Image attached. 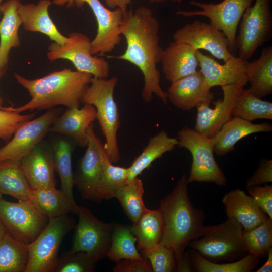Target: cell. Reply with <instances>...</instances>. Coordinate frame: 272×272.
<instances>
[{
	"mask_svg": "<svg viewBox=\"0 0 272 272\" xmlns=\"http://www.w3.org/2000/svg\"><path fill=\"white\" fill-rule=\"evenodd\" d=\"M159 28V21L150 8L141 6L127 10L120 27L126 40V50L120 55L108 57L127 61L142 72L144 86L141 96L144 101L150 102L156 95L166 104L167 94L160 85L157 68L163 51L160 45Z\"/></svg>",
	"mask_w": 272,
	"mask_h": 272,
	"instance_id": "1",
	"label": "cell"
},
{
	"mask_svg": "<svg viewBox=\"0 0 272 272\" xmlns=\"http://www.w3.org/2000/svg\"><path fill=\"white\" fill-rule=\"evenodd\" d=\"M186 174L178 180L173 191L160 202L159 210L164 221L160 244L172 248L175 253L177 271L185 257L190 242L200 238L206 229L205 212L192 204L188 193Z\"/></svg>",
	"mask_w": 272,
	"mask_h": 272,
	"instance_id": "2",
	"label": "cell"
},
{
	"mask_svg": "<svg viewBox=\"0 0 272 272\" xmlns=\"http://www.w3.org/2000/svg\"><path fill=\"white\" fill-rule=\"evenodd\" d=\"M92 77L90 74L66 68L35 79H28L15 73L16 80L28 91L31 98L20 107L10 106V109L21 113L25 111L49 110L59 105L78 108Z\"/></svg>",
	"mask_w": 272,
	"mask_h": 272,
	"instance_id": "3",
	"label": "cell"
},
{
	"mask_svg": "<svg viewBox=\"0 0 272 272\" xmlns=\"http://www.w3.org/2000/svg\"><path fill=\"white\" fill-rule=\"evenodd\" d=\"M118 82L116 77L109 79L92 77L81 100V103L93 105L96 111L102 133L105 139L106 153L113 163L120 159L117 132L120 125L119 113L114 97Z\"/></svg>",
	"mask_w": 272,
	"mask_h": 272,
	"instance_id": "4",
	"label": "cell"
},
{
	"mask_svg": "<svg viewBox=\"0 0 272 272\" xmlns=\"http://www.w3.org/2000/svg\"><path fill=\"white\" fill-rule=\"evenodd\" d=\"M242 225L234 218H228L216 225L207 226L203 234L191 241L188 246L213 261H234L246 255Z\"/></svg>",
	"mask_w": 272,
	"mask_h": 272,
	"instance_id": "5",
	"label": "cell"
},
{
	"mask_svg": "<svg viewBox=\"0 0 272 272\" xmlns=\"http://www.w3.org/2000/svg\"><path fill=\"white\" fill-rule=\"evenodd\" d=\"M177 135L178 146L188 150L192 157L188 183L212 182L225 186L227 178L214 156L212 138L187 126L181 128Z\"/></svg>",
	"mask_w": 272,
	"mask_h": 272,
	"instance_id": "6",
	"label": "cell"
},
{
	"mask_svg": "<svg viewBox=\"0 0 272 272\" xmlns=\"http://www.w3.org/2000/svg\"><path fill=\"white\" fill-rule=\"evenodd\" d=\"M74 226V218L67 215L49 219L45 228L28 245V262L25 272H54L61 243Z\"/></svg>",
	"mask_w": 272,
	"mask_h": 272,
	"instance_id": "7",
	"label": "cell"
},
{
	"mask_svg": "<svg viewBox=\"0 0 272 272\" xmlns=\"http://www.w3.org/2000/svg\"><path fill=\"white\" fill-rule=\"evenodd\" d=\"M254 1L244 12L235 38L238 57L243 60L250 59L272 36L271 0Z\"/></svg>",
	"mask_w": 272,
	"mask_h": 272,
	"instance_id": "8",
	"label": "cell"
},
{
	"mask_svg": "<svg viewBox=\"0 0 272 272\" xmlns=\"http://www.w3.org/2000/svg\"><path fill=\"white\" fill-rule=\"evenodd\" d=\"M76 215L78 221L74 226L70 251L86 252L97 262L105 258L111 245L115 223L103 222L83 206H79Z\"/></svg>",
	"mask_w": 272,
	"mask_h": 272,
	"instance_id": "9",
	"label": "cell"
},
{
	"mask_svg": "<svg viewBox=\"0 0 272 272\" xmlns=\"http://www.w3.org/2000/svg\"><path fill=\"white\" fill-rule=\"evenodd\" d=\"M52 4L66 7H82L87 4L92 11L97 23V31L91 41V53L103 56L112 52L121 42L120 27L124 14L119 9L111 10L100 0H53Z\"/></svg>",
	"mask_w": 272,
	"mask_h": 272,
	"instance_id": "10",
	"label": "cell"
},
{
	"mask_svg": "<svg viewBox=\"0 0 272 272\" xmlns=\"http://www.w3.org/2000/svg\"><path fill=\"white\" fill-rule=\"evenodd\" d=\"M255 0H223L218 3H203L191 0L190 4L198 10H179L178 15L185 17L203 16L211 24L222 31L228 41V49L234 55L236 52L235 38L239 23L245 10Z\"/></svg>",
	"mask_w": 272,
	"mask_h": 272,
	"instance_id": "11",
	"label": "cell"
},
{
	"mask_svg": "<svg viewBox=\"0 0 272 272\" xmlns=\"http://www.w3.org/2000/svg\"><path fill=\"white\" fill-rule=\"evenodd\" d=\"M63 44L52 42L47 57L52 62L57 59L70 61L76 70L90 74L93 77L107 78L110 66L104 58L94 57L91 53V41L86 35L77 32L70 33Z\"/></svg>",
	"mask_w": 272,
	"mask_h": 272,
	"instance_id": "12",
	"label": "cell"
},
{
	"mask_svg": "<svg viewBox=\"0 0 272 272\" xmlns=\"http://www.w3.org/2000/svg\"><path fill=\"white\" fill-rule=\"evenodd\" d=\"M48 220L30 200L12 202L0 198L1 222L10 234L27 245L39 236Z\"/></svg>",
	"mask_w": 272,
	"mask_h": 272,
	"instance_id": "13",
	"label": "cell"
},
{
	"mask_svg": "<svg viewBox=\"0 0 272 272\" xmlns=\"http://www.w3.org/2000/svg\"><path fill=\"white\" fill-rule=\"evenodd\" d=\"M62 111L61 108H53L20 126L12 139L0 148V162L11 161L20 164L23 158L43 140Z\"/></svg>",
	"mask_w": 272,
	"mask_h": 272,
	"instance_id": "14",
	"label": "cell"
},
{
	"mask_svg": "<svg viewBox=\"0 0 272 272\" xmlns=\"http://www.w3.org/2000/svg\"><path fill=\"white\" fill-rule=\"evenodd\" d=\"M245 77L235 83L221 86L223 97L210 103H203L196 108L197 116L194 130L207 137L212 138L233 116L236 101L247 84Z\"/></svg>",
	"mask_w": 272,
	"mask_h": 272,
	"instance_id": "15",
	"label": "cell"
},
{
	"mask_svg": "<svg viewBox=\"0 0 272 272\" xmlns=\"http://www.w3.org/2000/svg\"><path fill=\"white\" fill-rule=\"evenodd\" d=\"M87 135L88 143L74 175V184L83 199L95 201L97 185L106 152L94 131L93 123L87 130Z\"/></svg>",
	"mask_w": 272,
	"mask_h": 272,
	"instance_id": "16",
	"label": "cell"
},
{
	"mask_svg": "<svg viewBox=\"0 0 272 272\" xmlns=\"http://www.w3.org/2000/svg\"><path fill=\"white\" fill-rule=\"evenodd\" d=\"M173 41L187 44L195 50L208 51L224 63L232 58L228 41L224 33L211 23L195 20L176 30Z\"/></svg>",
	"mask_w": 272,
	"mask_h": 272,
	"instance_id": "17",
	"label": "cell"
},
{
	"mask_svg": "<svg viewBox=\"0 0 272 272\" xmlns=\"http://www.w3.org/2000/svg\"><path fill=\"white\" fill-rule=\"evenodd\" d=\"M42 140L23 158L19 164L32 189L55 187L56 184L52 146Z\"/></svg>",
	"mask_w": 272,
	"mask_h": 272,
	"instance_id": "18",
	"label": "cell"
},
{
	"mask_svg": "<svg viewBox=\"0 0 272 272\" xmlns=\"http://www.w3.org/2000/svg\"><path fill=\"white\" fill-rule=\"evenodd\" d=\"M167 98L176 108L190 110L203 103H209L214 94L206 85L203 75L200 70L171 82L166 92Z\"/></svg>",
	"mask_w": 272,
	"mask_h": 272,
	"instance_id": "19",
	"label": "cell"
},
{
	"mask_svg": "<svg viewBox=\"0 0 272 272\" xmlns=\"http://www.w3.org/2000/svg\"><path fill=\"white\" fill-rule=\"evenodd\" d=\"M96 119V111L92 105L84 104L81 108H67L54 120L48 132L68 136L79 146L86 147L87 130Z\"/></svg>",
	"mask_w": 272,
	"mask_h": 272,
	"instance_id": "20",
	"label": "cell"
},
{
	"mask_svg": "<svg viewBox=\"0 0 272 272\" xmlns=\"http://www.w3.org/2000/svg\"><path fill=\"white\" fill-rule=\"evenodd\" d=\"M196 56L198 61L207 87L211 88L231 84L246 77L244 74L245 60L233 56L224 64H221L211 56L196 50Z\"/></svg>",
	"mask_w": 272,
	"mask_h": 272,
	"instance_id": "21",
	"label": "cell"
},
{
	"mask_svg": "<svg viewBox=\"0 0 272 272\" xmlns=\"http://www.w3.org/2000/svg\"><path fill=\"white\" fill-rule=\"evenodd\" d=\"M222 202L227 218L235 219L245 231L255 228L268 217L252 197L240 189L226 193Z\"/></svg>",
	"mask_w": 272,
	"mask_h": 272,
	"instance_id": "22",
	"label": "cell"
},
{
	"mask_svg": "<svg viewBox=\"0 0 272 272\" xmlns=\"http://www.w3.org/2000/svg\"><path fill=\"white\" fill-rule=\"evenodd\" d=\"M272 125L269 122L253 123L238 117H232L212 138L213 151L223 156L233 151L236 144L242 138L258 132H270Z\"/></svg>",
	"mask_w": 272,
	"mask_h": 272,
	"instance_id": "23",
	"label": "cell"
},
{
	"mask_svg": "<svg viewBox=\"0 0 272 272\" xmlns=\"http://www.w3.org/2000/svg\"><path fill=\"white\" fill-rule=\"evenodd\" d=\"M52 4L50 0H39L36 4L20 3L18 12L25 30L42 33L53 42L63 44L69 38L59 31L49 16L48 9Z\"/></svg>",
	"mask_w": 272,
	"mask_h": 272,
	"instance_id": "24",
	"label": "cell"
},
{
	"mask_svg": "<svg viewBox=\"0 0 272 272\" xmlns=\"http://www.w3.org/2000/svg\"><path fill=\"white\" fill-rule=\"evenodd\" d=\"M195 52L187 44L171 42L163 49L160 62L166 79L173 82L197 70L199 66Z\"/></svg>",
	"mask_w": 272,
	"mask_h": 272,
	"instance_id": "25",
	"label": "cell"
},
{
	"mask_svg": "<svg viewBox=\"0 0 272 272\" xmlns=\"http://www.w3.org/2000/svg\"><path fill=\"white\" fill-rule=\"evenodd\" d=\"M20 0H7L2 3L0 12V69H6L13 48L18 47L20 40L18 31L22 22L18 12Z\"/></svg>",
	"mask_w": 272,
	"mask_h": 272,
	"instance_id": "26",
	"label": "cell"
},
{
	"mask_svg": "<svg viewBox=\"0 0 272 272\" xmlns=\"http://www.w3.org/2000/svg\"><path fill=\"white\" fill-rule=\"evenodd\" d=\"M244 74L250 83L251 92L261 98L272 93V46L263 48L260 57L251 62L245 60Z\"/></svg>",
	"mask_w": 272,
	"mask_h": 272,
	"instance_id": "27",
	"label": "cell"
},
{
	"mask_svg": "<svg viewBox=\"0 0 272 272\" xmlns=\"http://www.w3.org/2000/svg\"><path fill=\"white\" fill-rule=\"evenodd\" d=\"M178 143L177 138L169 136L164 130L151 137L142 153L128 167V181L138 177L163 154L173 150Z\"/></svg>",
	"mask_w": 272,
	"mask_h": 272,
	"instance_id": "28",
	"label": "cell"
},
{
	"mask_svg": "<svg viewBox=\"0 0 272 272\" xmlns=\"http://www.w3.org/2000/svg\"><path fill=\"white\" fill-rule=\"evenodd\" d=\"M53 150L55 171L59 176L61 190L66 194L71 207V212L76 214L78 206L73 196L74 174L72 170L73 146L64 138L55 140L51 145Z\"/></svg>",
	"mask_w": 272,
	"mask_h": 272,
	"instance_id": "29",
	"label": "cell"
},
{
	"mask_svg": "<svg viewBox=\"0 0 272 272\" xmlns=\"http://www.w3.org/2000/svg\"><path fill=\"white\" fill-rule=\"evenodd\" d=\"M141 252L160 243L164 231V221L159 209H148L130 226Z\"/></svg>",
	"mask_w": 272,
	"mask_h": 272,
	"instance_id": "30",
	"label": "cell"
},
{
	"mask_svg": "<svg viewBox=\"0 0 272 272\" xmlns=\"http://www.w3.org/2000/svg\"><path fill=\"white\" fill-rule=\"evenodd\" d=\"M29 200L48 219L66 215L71 212L66 194L55 187L32 189Z\"/></svg>",
	"mask_w": 272,
	"mask_h": 272,
	"instance_id": "31",
	"label": "cell"
},
{
	"mask_svg": "<svg viewBox=\"0 0 272 272\" xmlns=\"http://www.w3.org/2000/svg\"><path fill=\"white\" fill-rule=\"evenodd\" d=\"M28 258V245L4 233L0 239V272H25Z\"/></svg>",
	"mask_w": 272,
	"mask_h": 272,
	"instance_id": "32",
	"label": "cell"
},
{
	"mask_svg": "<svg viewBox=\"0 0 272 272\" xmlns=\"http://www.w3.org/2000/svg\"><path fill=\"white\" fill-rule=\"evenodd\" d=\"M19 164L11 161L0 162V193L19 201L29 200L32 191Z\"/></svg>",
	"mask_w": 272,
	"mask_h": 272,
	"instance_id": "33",
	"label": "cell"
},
{
	"mask_svg": "<svg viewBox=\"0 0 272 272\" xmlns=\"http://www.w3.org/2000/svg\"><path fill=\"white\" fill-rule=\"evenodd\" d=\"M127 182L128 168L114 165L106 153L102 172L97 185L95 201L115 198L117 192Z\"/></svg>",
	"mask_w": 272,
	"mask_h": 272,
	"instance_id": "34",
	"label": "cell"
},
{
	"mask_svg": "<svg viewBox=\"0 0 272 272\" xmlns=\"http://www.w3.org/2000/svg\"><path fill=\"white\" fill-rule=\"evenodd\" d=\"M187 254L192 269L197 272H251L259 261V258L248 253L236 261L222 264L207 259L193 249Z\"/></svg>",
	"mask_w": 272,
	"mask_h": 272,
	"instance_id": "35",
	"label": "cell"
},
{
	"mask_svg": "<svg viewBox=\"0 0 272 272\" xmlns=\"http://www.w3.org/2000/svg\"><path fill=\"white\" fill-rule=\"evenodd\" d=\"M136 242L130 226L115 223L107 256L115 262L126 259H143L144 257L135 246Z\"/></svg>",
	"mask_w": 272,
	"mask_h": 272,
	"instance_id": "36",
	"label": "cell"
},
{
	"mask_svg": "<svg viewBox=\"0 0 272 272\" xmlns=\"http://www.w3.org/2000/svg\"><path fill=\"white\" fill-rule=\"evenodd\" d=\"M233 116L251 121L272 119V103L254 96L249 88L243 89L234 107Z\"/></svg>",
	"mask_w": 272,
	"mask_h": 272,
	"instance_id": "37",
	"label": "cell"
},
{
	"mask_svg": "<svg viewBox=\"0 0 272 272\" xmlns=\"http://www.w3.org/2000/svg\"><path fill=\"white\" fill-rule=\"evenodd\" d=\"M144 192L142 180L136 177L128 181L115 195V198L119 201L125 213L133 223L148 210L143 200Z\"/></svg>",
	"mask_w": 272,
	"mask_h": 272,
	"instance_id": "38",
	"label": "cell"
},
{
	"mask_svg": "<svg viewBox=\"0 0 272 272\" xmlns=\"http://www.w3.org/2000/svg\"><path fill=\"white\" fill-rule=\"evenodd\" d=\"M242 238L247 253L259 258L267 256L272 248V219L268 217L255 228L243 230Z\"/></svg>",
	"mask_w": 272,
	"mask_h": 272,
	"instance_id": "39",
	"label": "cell"
},
{
	"mask_svg": "<svg viewBox=\"0 0 272 272\" xmlns=\"http://www.w3.org/2000/svg\"><path fill=\"white\" fill-rule=\"evenodd\" d=\"M141 253L149 262L153 272L177 271L174 252L166 245L159 243Z\"/></svg>",
	"mask_w": 272,
	"mask_h": 272,
	"instance_id": "40",
	"label": "cell"
},
{
	"mask_svg": "<svg viewBox=\"0 0 272 272\" xmlns=\"http://www.w3.org/2000/svg\"><path fill=\"white\" fill-rule=\"evenodd\" d=\"M97 262L86 252L70 250L58 257L54 272H92Z\"/></svg>",
	"mask_w": 272,
	"mask_h": 272,
	"instance_id": "41",
	"label": "cell"
},
{
	"mask_svg": "<svg viewBox=\"0 0 272 272\" xmlns=\"http://www.w3.org/2000/svg\"><path fill=\"white\" fill-rule=\"evenodd\" d=\"M36 114V112L21 114L11 110L9 107L0 108V139L9 140L20 126L33 119Z\"/></svg>",
	"mask_w": 272,
	"mask_h": 272,
	"instance_id": "42",
	"label": "cell"
},
{
	"mask_svg": "<svg viewBox=\"0 0 272 272\" xmlns=\"http://www.w3.org/2000/svg\"><path fill=\"white\" fill-rule=\"evenodd\" d=\"M247 189L250 196L261 209L272 219V185L254 186Z\"/></svg>",
	"mask_w": 272,
	"mask_h": 272,
	"instance_id": "43",
	"label": "cell"
},
{
	"mask_svg": "<svg viewBox=\"0 0 272 272\" xmlns=\"http://www.w3.org/2000/svg\"><path fill=\"white\" fill-rule=\"evenodd\" d=\"M272 182V160L265 159L261 161L253 174L246 181V188L262 185Z\"/></svg>",
	"mask_w": 272,
	"mask_h": 272,
	"instance_id": "44",
	"label": "cell"
},
{
	"mask_svg": "<svg viewBox=\"0 0 272 272\" xmlns=\"http://www.w3.org/2000/svg\"><path fill=\"white\" fill-rule=\"evenodd\" d=\"M114 272H153L148 260L144 257L139 259H122L116 262Z\"/></svg>",
	"mask_w": 272,
	"mask_h": 272,
	"instance_id": "45",
	"label": "cell"
},
{
	"mask_svg": "<svg viewBox=\"0 0 272 272\" xmlns=\"http://www.w3.org/2000/svg\"><path fill=\"white\" fill-rule=\"evenodd\" d=\"M107 7L110 9L119 8L124 15L128 10V6L131 3L132 0H104Z\"/></svg>",
	"mask_w": 272,
	"mask_h": 272,
	"instance_id": "46",
	"label": "cell"
},
{
	"mask_svg": "<svg viewBox=\"0 0 272 272\" xmlns=\"http://www.w3.org/2000/svg\"><path fill=\"white\" fill-rule=\"evenodd\" d=\"M267 258L264 264L260 267L257 272H271L272 271V248L269 251L267 255Z\"/></svg>",
	"mask_w": 272,
	"mask_h": 272,
	"instance_id": "47",
	"label": "cell"
},
{
	"mask_svg": "<svg viewBox=\"0 0 272 272\" xmlns=\"http://www.w3.org/2000/svg\"><path fill=\"white\" fill-rule=\"evenodd\" d=\"M166 1H169L174 3H181L183 0H149L150 2L151 3H161L164 2Z\"/></svg>",
	"mask_w": 272,
	"mask_h": 272,
	"instance_id": "48",
	"label": "cell"
},
{
	"mask_svg": "<svg viewBox=\"0 0 272 272\" xmlns=\"http://www.w3.org/2000/svg\"><path fill=\"white\" fill-rule=\"evenodd\" d=\"M7 232V230L5 227V226L3 225L2 223L0 221V239L3 236V235Z\"/></svg>",
	"mask_w": 272,
	"mask_h": 272,
	"instance_id": "49",
	"label": "cell"
},
{
	"mask_svg": "<svg viewBox=\"0 0 272 272\" xmlns=\"http://www.w3.org/2000/svg\"><path fill=\"white\" fill-rule=\"evenodd\" d=\"M5 70L6 69H0V79L1 78V77L4 74ZM3 100L2 98V97L0 96V108L3 107Z\"/></svg>",
	"mask_w": 272,
	"mask_h": 272,
	"instance_id": "50",
	"label": "cell"
},
{
	"mask_svg": "<svg viewBox=\"0 0 272 272\" xmlns=\"http://www.w3.org/2000/svg\"><path fill=\"white\" fill-rule=\"evenodd\" d=\"M3 1V0H0V6H1V4L2 3ZM0 13H1V12H0Z\"/></svg>",
	"mask_w": 272,
	"mask_h": 272,
	"instance_id": "51",
	"label": "cell"
},
{
	"mask_svg": "<svg viewBox=\"0 0 272 272\" xmlns=\"http://www.w3.org/2000/svg\"><path fill=\"white\" fill-rule=\"evenodd\" d=\"M2 194L0 193V198H2Z\"/></svg>",
	"mask_w": 272,
	"mask_h": 272,
	"instance_id": "52",
	"label": "cell"
}]
</instances>
